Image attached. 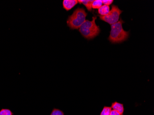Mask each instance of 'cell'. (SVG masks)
Masks as SVG:
<instances>
[{
	"label": "cell",
	"mask_w": 154,
	"mask_h": 115,
	"mask_svg": "<svg viewBox=\"0 0 154 115\" xmlns=\"http://www.w3.org/2000/svg\"><path fill=\"white\" fill-rule=\"evenodd\" d=\"M124 23L122 19L117 23L111 25V31L108 40L113 44L120 43L127 40L129 37L130 32H126L123 28V24Z\"/></svg>",
	"instance_id": "6da1fadb"
},
{
	"label": "cell",
	"mask_w": 154,
	"mask_h": 115,
	"mask_svg": "<svg viewBox=\"0 0 154 115\" xmlns=\"http://www.w3.org/2000/svg\"><path fill=\"white\" fill-rule=\"evenodd\" d=\"M110 7L108 6L103 5L98 9V13L100 16H106L110 12Z\"/></svg>",
	"instance_id": "ba28073f"
},
{
	"label": "cell",
	"mask_w": 154,
	"mask_h": 115,
	"mask_svg": "<svg viewBox=\"0 0 154 115\" xmlns=\"http://www.w3.org/2000/svg\"><path fill=\"white\" fill-rule=\"evenodd\" d=\"M103 6V2L102 0H95L93 1V3L92 4V8L98 9L100 7Z\"/></svg>",
	"instance_id": "9c48e42d"
},
{
	"label": "cell",
	"mask_w": 154,
	"mask_h": 115,
	"mask_svg": "<svg viewBox=\"0 0 154 115\" xmlns=\"http://www.w3.org/2000/svg\"><path fill=\"white\" fill-rule=\"evenodd\" d=\"M102 2L104 5L109 6V5H111L113 3L114 1L113 0H103Z\"/></svg>",
	"instance_id": "4fadbf2b"
},
{
	"label": "cell",
	"mask_w": 154,
	"mask_h": 115,
	"mask_svg": "<svg viewBox=\"0 0 154 115\" xmlns=\"http://www.w3.org/2000/svg\"><path fill=\"white\" fill-rule=\"evenodd\" d=\"M111 108L113 110L117 111L120 115H123L124 109L122 104L120 103L117 102H113L112 104Z\"/></svg>",
	"instance_id": "8992f818"
},
{
	"label": "cell",
	"mask_w": 154,
	"mask_h": 115,
	"mask_svg": "<svg viewBox=\"0 0 154 115\" xmlns=\"http://www.w3.org/2000/svg\"><path fill=\"white\" fill-rule=\"evenodd\" d=\"M94 0H78V3L80 4H83L86 8L88 11L91 12L92 4Z\"/></svg>",
	"instance_id": "52a82bcc"
},
{
	"label": "cell",
	"mask_w": 154,
	"mask_h": 115,
	"mask_svg": "<svg viewBox=\"0 0 154 115\" xmlns=\"http://www.w3.org/2000/svg\"><path fill=\"white\" fill-rule=\"evenodd\" d=\"M122 12L123 11L120 10L117 6L112 5L111 6V9L110 10L108 14L103 16L100 15L99 16L101 20L108 23L110 25H112L119 21L120 17Z\"/></svg>",
	"instance_id": "277c9868"
},
{
	"label": "cell",
	"mask_w": 154,
	"mask_h": 115,
	"mask_svg": "<svg viewBox=\"0 0 154 115\" xmlns=\"http://www.w3.org/2000/svg\"><path fill=\"white\" fill-rule=\"evenodd\" d=\"M87 13L84 8H78L69 16L67 21V25L71 29H78L86 20Z\"/></svg>",
	"instance_id": "3957f363"
},
{
	"label": "cell",
	"mask_w": 154,
	"mask_h": 115,
	"mask_svg": "<svg viewBox=\"0 0 154 115\" xmlns=\"http://www.w3.org/2000/svg\"><path fill=\"white\" fill-rule=\"evenodd\" d=\"M112 110L111 107H104L100 115H109Z\"/></svg>",
	"instance_id": "30bf717a"
},
{
	"label": "cell",
	"mask_w": 154,
	"mask_h": 115,
	"mask_svg": "<svg viewBox=\"0 0 154 115\" xmlns=\"http://www.w3.org/2000/svg\"><path fill=\"white\" fill-rule=\"evenodd\" d=\"M78 4L77 0H63V8L67 11L71 10Z\"/></svg>",
	"instance_id": "5b68a950"
},
{
	"label": "cell",
	"mask_w": 154,
	"mask_h": 115,
	"mask_svg": "<svg viewBox=\"0 0 154 115\" xmlns=\"http://www.w3.org/2000/svg\"><path fill=\"white\" fill-rule=\"evenodd\" d=\"M0 115H13V113L9 109H2L0 111Z\"/></svg>",
	"instance_id": "8fae6325"
},
{
	"label": "cell",
	"mask_w": 154,
	"mask_h": 115,
	"mask_svg": "<svg viewBox=\"0 0 154 115\" xmlns=\"http://www.w3.org/2000/svg\"><path fill=\"white\" fill-rule=\"evenodd\" d=\"M109 115H120V114L117 111L115 110H112Z\"/></svg>",
	"instance_id": "5bb4252c"
},
{
	"label": "cell",
	"mask_w": 154,
	"mask_h": 115,
	"mask_svg": "<svg viewBox=\"0 0 154 115\" xmlns=\"http://www.w3.org/2000/svg\"><path fill=\"white\" fill-rule=\"evenodd\" d=\"M50 115H64L63 112L61 110L55 108L53 110Z\"/></svg>",
	"instance_id": "7c38bea8"
},
{
	"label": "cell",
	"mask_w": 154,
	"mask_h": 115,
	"mask_svg": "<svg viewBox=\"0 0 154 115\" xmlns=\"http://www.w3.org/2000/svg\"><path fill=\"white\" fill-rule=\"evenodd\" d=\"M97 16L92 17V20H86L79 27V31L83 36L88 40H92L98 36L101 32L100 27L96 25L95 21Z\"/></svg>",
	"instance_id": "7a4b0ae2"
}]
</instances>
